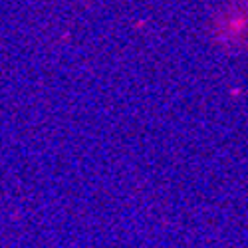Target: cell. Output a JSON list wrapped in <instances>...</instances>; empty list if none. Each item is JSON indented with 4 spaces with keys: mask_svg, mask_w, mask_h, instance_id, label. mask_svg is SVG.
<instances>
[{
    "mask_svg": "<svg viewBox=\"0 0 248 248\" xmlns=\"http://www.w3.org/2000/svg\"><path fill=\"white\" fill-rule=\"evenodd\" d=\"M217 36L229 46L248 44V6H231L218 18Z\"/></svg>",
    "mask_w": 248,
    "mask_h": 248,
    "instance_id": "1",
    "label": "cell"
}]
</instances>
